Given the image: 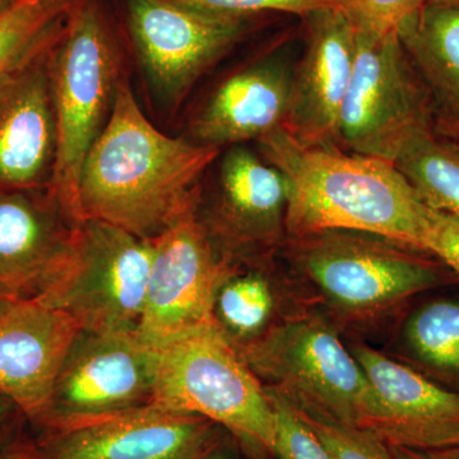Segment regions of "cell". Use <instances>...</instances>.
<instances>
[{
    "label": "cell",
    "instance_id": "5",
    "mask_svg": "<svg viewBox=\"0 0 459 459\" xmlns=\"http://www.w3.org/2000/svg\"><path fill=\"white\" fill-rule=\"evenodd\" d=\"M291 241L296 262L328 303L355 318L388 312L455 274L433 255L370 232L328 230Z\"/></svg>",
    "mask_w": 459,
    "mask_h": 459
},
{
    "label": "cell",
    "instance_id": "8",
    "mask_svg": "<svg viewBox=\"0 0 459 459\" xmlns=\"http://www.w3.org/2000/svg\"><path fill=\"white\" fill-rule=\"evenodd\" d=\"M152 258V240L110 223L81 221L71 255L33 299L68 314L81 331L135 333Z\"/></svg>",
    "mask_w": 459,
    "mask_h": 459
},
{
    "label": "cell",
    "instance_id": "23",
    "mask_svg": "<svg viewBox=\"0 0 459 459\" xmlns=\"http://www.w3.org/2000/svg\"><path fill=\"white\" fill-rule=\"evenodd\" d=\"M394 165L422 204L459 219L458 142L431 133L416 142Z\"/></svg>",
    "mask_w": 459,
    "mask_h": 459
},
{
    "label": "cell",
    "instance_id": "28",
    "mask_svg": "<svg viewBox=\"0 0 459 459\" xmlns=\"http://www.w3.org/2000/svg\"><path fill=\"white\" fill-rule=\"evenodd\" d=\"M189 7L231 14V16L252 17L262 12H282L305 17L319 9L341 7V0H175Z\"/></svg>",
    "mask_w": 459,
    "mask_h": 459
},
{
    "label": "cell",
    "instance_id": "16",
    "mask_svg": "<svg viewBox=\"0 0 459 459\" xmlns=\"http://www.w3.org/2000/svg\"><path fill=\"white\" fill-rule=\"evenodd\" d=\"M56 44L0 80V190L50 189L56 160L50 75Z\"/></svg>",
    "mask_w": 459,
    "mask_h": 459
},
{
    "label": "cell",
    "instance_id": "9",
    "mask_svg": "<svg viewBox=\"0 0 459 459\" xmlns=\"http://www.w3.org/2000/svg\"><path fill=\"white\" fill-rule=\"evenodd\" d=\"M33 428L41 459H204L222 444L210 420L155 403Z\"/></svg>",
    "mask_w": 459,
    "mask_h": 459
},
{
    "label": "cell",
    "instance_id": "15",
    "mask_svg": "<svg viewBox=\"0 0 459 459\" xmlns=\"http://www.w3.org/2000/svg\"><path fill=\"white\" fill-rule=\"evenodd\" d=\"M68 314L33 298L0 304V395L40 421L66 353L80 333Z\"/></svg>",
    "mask_w": 459,
    "mask_h": 459
},
{
    "label": "cell",
    "instance_id": "22",
    "mask_svg": "<svg viewBox=\"0 0 459 459\" xmlns=\"http://www.w3.org/2000/svg\"><path fill=\"white\" fill-rule=\"evenodd\" d=\"M74 2H17L0 17V80L59 40Z\"/></svg>",
    "mask_w": 459,
    "mask_h": 459
},
{
    "label": "cell",
    "instance_id": "19",
    "mask_svg": "<svg viewBox=\"0 0 459 459\" xmlns=\"http://www.w3.org/2000/svg\"><path fill=\"white\" fill-rule=\"evenodd\" d=\"M291 78V66L277 57L232 75L195 117L193 141L222 150L280 128L289 110Z\"/></svg>",
    "mask_w": 459,
    "mask_h": 459
},
{
    "label": "cell",
    "instance_id": "21",
    "mask_svg": "<svg viewBox=\"0 0 459 459\" xmlns=\"http://www.w3.org/2000/svg\"><path fill=\"white\" fill-rule=\"evenodd\" d=\"M404 341L420 367L459 385L458 298H437L419 307L407 320Z\"/></svg>",
    "mask_w": 459,
    "mask_h": 459
},
{
    "label": "cell",
    "instance_id": "4",
    "mask_svg": "<svg viewBox=\"0 0 459 459\" xmlns=\"http://www.w3.org/2000/svg\"><path fill=\"white\" fill-rule=\"evenodd\" d=\"M56 160L50 192L74 221L78 181L104 129L119 83L113 35L93 0H74L50 63Z\"/></svg>",
    "mask_w": 459,
    "mask_h": 459
},
{
    "label": "cell",
    "instance_id": "10",
    "mask_svg": "<svg viewBox=\"0 0 459 459\" xmlns=\"http://www.w3.org/2000/svg\"><path fill=\"white\" fill-rule=\"evenodd\" d=\"M152 244L146 301L135 336L155 350L213 322L214 296L234 261L217 249L197 213L175 223Z\"/></svg>",
    "mask_w": 459,
    "mask_h": 459
},
{
    "label": "cell",
    "instance_id": "24",
    "mask_svg": "<svg viewBox=\"0 0 459 459\" xmlns=\"http://www.w3.org/2000/svg\"><path fill=\"white\" fill-rule=\"evenodd\" d=\"M231 265L217 289L213 319L234 346L262 336L274 307L270 283L255 271Z\"/></svg>",
    "mask_w": 459,
    "mask_h": 459
},
{
    "label": "cell",
    "instance_id": "34",
    "mask_svg": "<svg viewBox=\"0 0 459 459\" xmlns=\"http://www.w3.org/2000/svg\"><path fill=\"white\" fill-rule=\"evenodd\" d=\"M425 4L455 5V7H459V0H425Z\"/></svg>",
    "mask_w": 459,
    "mask_h": 459
},
{
    "label": "cell",
    "instance_id": "14",
    "mask_svg": "<svg viewBox=\"0 0 459 459\" xmlns=\"http://www.w3.org/2000/svg\"><path fill=\"white\" fill-rule=\"evenodd\" d=\"M350 350L376 395V410L362 430L389 446H459V392L365 344Z\"/></svg>",
    "mask_w": 459,
    "mask_h": 459
},
{
    "label": "cell",
    "instance_id": "17",
    "mask_svg": "<svg viewBox=\"0 0 459 459\" xmlns=\"http://www.w3.org/2000/svg\"><path fill=\"white\" fill-rule=\"evenodd\" d=\"M286 201L282 174L238 144L223 156L210 213L197 219L217 249L235 261L249 250L270 246L285 232Z\"/></svg>",
    "mask_w": 459,
    "mask_h": 459
},
{
    "label": "cell",
    "instance_id": "20",
    "mask_svg": "<svg viewBox=\"0 0 459 459\" xmlns=\"http://www.w3.org/2000/svg\"><path fill=\"white\" fill-rule=\"evenodd\" d=\"M398 36L428 91L435 133L459 143V7L425 4Z\"/></svg>",
    "mask_w": 459,
    "mask_h": 459
},
{
    "label": "cell",
    "instance_id": "12",
    "mask_svg": "<svg viewBox=\"0 0 459 459\" xmlns=\"http://www.w3.org/2000/svg\"><path fill=\"white\" fill-rule=\"evenodd\" d=\"M129 25L151 81L177 98L231 49L249 18L212 13L175 0H129Z\"/></svg>",
    "mask_w": 459,
    "mask_h": 459
},
{
    "label": "cell",
    "instance_id": "7",
    "mask_svg": "<svg viewBox=\"0 0 459 459\" xmlns=\"http://www.w3.org/2000/svg\"><path fill=\"white\" fill-rule=\"evenodd\" d=\"M434 132L428 91L398 32L356 30L355 65L338 120L337 146L394 164Z\"/></svg>",
    "mask_w": 459,
    "mask_h": 459
},
{
    "label": "cell",
    "instance_id": "35",
    "mask_svg": "<svg viewBox=\"0 0 459 459\" xmlns=\"http://www.w3.org/2000/svg\"><path fill=\"white\" fill-rule=\"evenodd\" d=\"M17 0H0V17L16 4Z\"/></svg>",
    "mask_w": 459,
    "mask_h": 459
},
{
    "label": "cell",
    "instance_id": "33",
    "mask_svg": "<svg viewBox=\"0 0 459 459\" xmlns=\"http://www.w3.org/2000/svg\"><path fill=\"white\" fill-rule=\"evenodd\" d=\"M204 459H232L223 444L212 449Z\"/></svg>",
    "mask_w": 459,
    "mask_h": 459
},
{
    "label": "cell",
    "instance_id": "27",
    "mask_svg": "<svg viewBox=\"0 0 459 459\" xmlns=\"http://www.w3.org/2000/svg\"><path fill=\"white\" fill-rule=\"evenodd\" d=\"M425 0H341V11L358 31L386 35L424 7Z\"/></svg>",
    "mask_w": 459,
    "mask_h": 459
},
{
    "label": "cell",
    "instance_id": "11",
    "mask_svg": "<svg viewBox=\"0 0 459 459\" xmlns=\"http://www.w3.org/2000/svg\"><path fill=\"white\" fill-rule=\"evenodd\" d=\"M155 350L135 333L81 331L66 353L40 421L102 415L152 403Z\"/></svg>",
    "mask_w": 459,
    "mask_h": 459
},
{
    "label": "cell",
    "instance_id": "26",
    "mask_svg": "<svg viewBox=\"0 0 459 459\" xmlns=\"http://www.w3.org/2000/svg\"><path fill=\"white\" fill-rule=\"evenodd\" d=\"M300 413L333 459H394L388 444L370 431Z\"/></svg>",
    "mask_w": 459,
    "mask_h": 459
},
{
    "label": "cell",
    "instance_id": "37",
    "mask_svg": "<svg viewBox=\"0 0 459 459\" xmlns=\"http://www.w3.org/2000/svg\"><path fill=\"white\" fill-rule=\"evenodd\" d=\"M17 2H38V0H17Z\"/></svg>",
    "mask_w": 459,
    "mask_h": 459
},
{
    "label": "cell",
    "instance_id": "36",
    "mask_svg": "<svg viewBox=\"0 0 459 459\" xmlns=\"http://www.w3.org/2000/svg\"><path fill=\"white\" fill-rule=\"evenodd\" d=\"M11 299H16L13 295L9 294L7 290L4 289L2 285H0V304L4 303V301L11 300Z\"/></svg>",
    "mask_w": 459,
    "mask_h": 459
},
{
    "label": "cell",
    "instance_id": "3",
    "mask_svg": "<svg viewBox=\"0 0 459 459\" xmlns=\"http://www.w3.org/2000/svg\"><path fill=\"white\" fill-rule=\"evenodd\" d=\"M152 403L210 420L253 459L274 458L270 394L214 320L155 349Z\"/></svg>",
    "mask_w": 459,
    "mask_h": 459
},
{
    "label": "cell",
    "instance_id": "6",
    "mask_svg": "<svg viewBox=\"0 0 459 459\" xmlns=\"http://www.w3.org/2000/svg\"><path fill=\"white\" fill-rule=\"evenodd\" d=\"M235 347L268 392L310 418L364 429L376 410L369 379L325 323L299 320Z\"/></svg>",
    "mask_w": 459,
    "mask_h": 459
},
{
    "label": "cell",
    "instance_id": "25",
    "mask_svg": "<svg viewBox=\"0 0 459 459\" xmlns=\"http://www.w3.org/2000/svg\"><path fill=\"white\" fill-rule=\"evenodd\" d=\"M268 394L276 411L274 458L333 459L318 435L294 406L280 395L272 392Z\"/></svg>",
    "mask_w": 459,
    "mask_h": 459
},
{
    "label": "cell",
    "instance_id": "30",
    "mask_svg": "<svg viewBox=\"0 0 459 459\" xmlns=\"http://www.w3.org/2000/svg\"><path fill=\"white\" fill-rule=\"evenodd\" d=\"M26 422L0 444V459H41L32 434L26 431Z\"/></svg>",
    "mask_w": 459,
    "mask_h": 459
},
{
    "label": "cell",
    "instance_id": "13",
    "mask_svg": "<svg viewBox=\"0 0 459 459\" xmlns=\"http://www.w3.org/2000/svg\"><path fill=\"white\" fill-rule=\"evenodd\" d=\"M305 47L292 69L283 128L305 146H337L338 120L353 74L356 29L344 12L304 17Z\"/></svg>",
    "mask_w": 459,
    "mask_h": 459
},
{
    "label": "cell",
    "instance_id": "31",
    "mask_svg": "<svg viewBox=\"0 0 459 459\" xmlns=\"http://www.w3.org/2000/svg\"><path fill=\"white\" fill-rule=\"evenodd\" d=\"M394 459H459V446L437 448H404L389 446Z\"/></svg>",
    "mask_w": 459,
    "mask_h": 459
},
{
    "label": "cell",
    "instance_id": "32",
    "mask_svg": "<svg viewBox=\"0 0 459 459\" xmlns=\"http://www.w3.org/2000/svg\"><path fill=\"white\" fill-rule=\"evenodd\" d=\"M26 421L16 404L0 395V444L5 442Z\"/></svg>",
    "mask_w": 459,
    "mask_h": 459
},
{
    "label": "cell",
    "instance_id": "18",
    "mask_svg": "<svg viewBox=\"0 0 459 459\" xmlns=\"http://www.w3.org/2000/svg\"><path fill=\"white\" fill-rule=\"evenodd\" d=\"M80 222L48 190H0V285L35 298L74 250Z\"/></svg>",
    "mask_w": 459,
    "mask_h": 459
},
{
    "label": "cell",
    "instance_id": "1",
    "mask_svg": "<svg viewBox=\"0 0 459 459\" xmlns=\"http://www.w3.org/2000/svg\"><path fill=\"white\" fill-rule=\"evenodd\" d=\"M220 152L160 132L120 78L110 117L84 159L78 220L110 223L152 240L197 213L202 180Z\"/></svg>",
    "mask_w": 459,
    "mask_h": 459
},
{
    "label": "cell",
    "instance_id": "2",
    "mask_svg": "<svg viewBox=\"0 0 459 459\" xmlns=\"http://www.w3.org/2000/svg\"><path fill=\"white\" fill-rule=\"evenodd\" d=\"M258 143L263 159L286 181L285 232L290 238L349 230L427 252L430 208L394 162L338 146H305L283 126Z\"/></svg>",
    "mask_w": 459,
    "mask_h": 459
},
{
    "label": "cell",
    "instance_id": "29",
    "mask_svg": "<svg viewBox=\"0 0 459 459\" xmlns=\"http://www.w3.org/2000/svg\"><path fill=\"white\" fill-rule=\"evenodd\" d=\"M425 249L459 279V219L430 208Z\"/></svg>",
    "mask_w": 459,
    "mask_h": 459
}]
</instances>
